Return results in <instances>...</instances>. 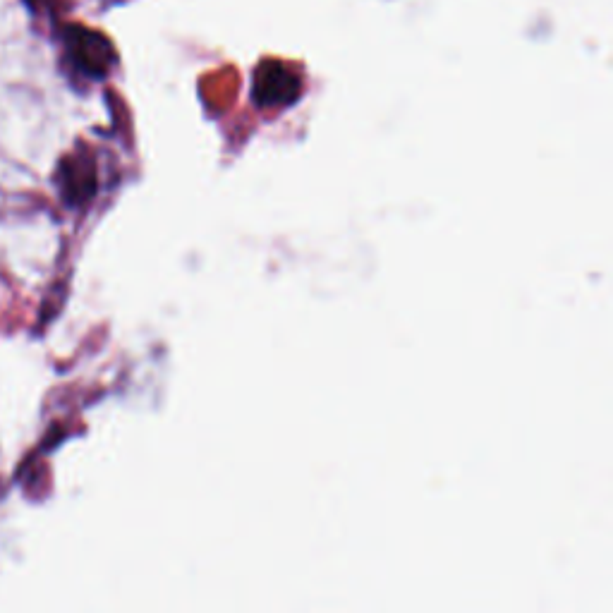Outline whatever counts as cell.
<instances>
[{"label": "cell", "mask_w": 613, "mask_h": 613, "mask_svg": "<svg viewBox=\"0 0 613 613\" xmlns=\"http://www.w3.org/2000/svg\"><path fill=\"white\" fill-rule=\"evenodd\" d=\"M63 36L70 65L84 77L103 80L113 70L118 56H115V48L106 34L82 27V24H70V27H65Z\"/></svg>", "instance_id": "1"}, {"label": "cell", "mask_w": 613, "mask_h": 613, "mask_svg": "<svg viewBox=\"0 0 613 613\" xmlns=\"http://www.w3.org/2000/svg\"><path fill=\"white\" fill-rule=\"evenodd\" d=\"M302 80L295 70L278 60H264L254 70L252 99L259 108H281L300 99Z\"/></svg>", "instance_id": "2"}, {"label": "cell", "mask_w": 613, "mask_h": 613, "mask_svg": "<svg viewBox=\"0 0 613 613\" xmlns=\"http://www.w3.org/2000/svg\"><path fill=\"white\" fill-rule=\"evenodd\" d=\"M58 187L70 206H84L96 192V166L89 156H68L58 168Z\"/></svg>", "instance_id": "3"}]
</instances>
